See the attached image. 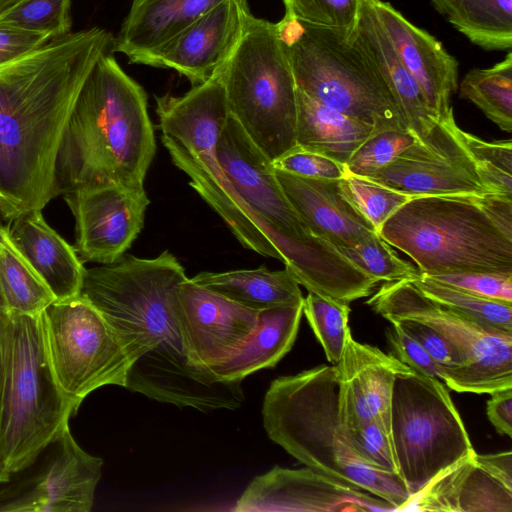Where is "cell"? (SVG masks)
<instances>
[{"label":"cell","mask_w":512,"mask_h":512,"mask_svg":"<svg viewBox=\"0 0 512 512\" xmlns=\"http://www.w3.org/2000/svg\"><path fill=\"white\" fill-rule=\"evenodd\" d=\"M187 279L169 251L155 258L125 253L86 269L80 295L102 314L133 360L125 388L180 408L236 410L245 400L241 382L218 380L189 360L179 302Z\"/></svg>","instance_id":"6da1fadb"},{"label":"cell","mask_w":512,"mask_h":512,"mask_svg":"<svg viewBox=\"0 0 512 512\" xmlns=\"http://www.w3.org/2000/svg\"><path fill=\"white\" fill-rule=\"evenodd\" d=\"M99 27L52 38L0 65V214L42 210L58 196L56 161L83 83L111 48Z\"/></svg>","instance_id":"7a4b0ae2"},{"label":"cell","mask_w":512,"mask_h":512,"mask_svg":"<svg viewBox=\"0 0 512 512\" xmlns=\"http://www.w3.org/2000/svg\"><path fill=\"white\" fill-rule=\"evenodd\" d=\"M156 147L145 90L107 52L83 83L64 129L58 196L108 185L144 189Z\"/></svg>","instance_id":"3957f363"},{"label":"cell","mask_w":512,"mask_h":512,"mask_svg":"<svg viewBox=\"0 0 512 512\" xmlns=\"http://www.w3.org/2000/svg\"><path fill=\"white\" fill-rule=\"evenodd\" d=\"M216 154L251 220L280 253L299 285L347 304L373 293L379 282L310 231L282 191L272 162L231 115Z\"/></svg>","instance_id":"277c9868"},{"label":"cell","mask_w":512,"mask_h":512,"mask_svg":"<svg viewBox=\"0 0 512 512\" xmlns=\"http://www.w3.org/2000/svg\"><path fill=\"white\" fill-rule=\"evenodd\" d=\"M264 429L274 443L305 466L369 492L395 510L412 496L402 478L362 460L338 416L336 365H319L273 380L262 405Z\"/></svg>","instance_id":"5b68a950"},{"label":"cell","mask_w":512,"mask_h":512,"mask_svg":"<svg viewBox=\"0 0 512 512\" xmlns=\"http://www.w3.org/2000/svg\"><path fill=\"white\" fill-rule=\"evenodd\" d=\"M378 233L425 275H512V198L506 196L413 197Z\"/></svg>","instance_id":"8992f818"},{"label":"cell","mask_w":512,"mask_h":512,"mask_svg":"<svg viewBox=\"0 0 512 512\" xmlns=\"http://www.w3.org/2000/svg\"><path fill=\"white\" fill-rule=\"evenodd\" d=\"M78 406L50 369L41 314L0 312V454L9 473L69 427Z\"/></svg>","instance_id":"52a82bcc"},{"label":"cell","mask_w":512,"mask_h":512,"mask_svg":"<svg viewBox=\"0 0 512 512\" xmlns=\"http://www.w3.org/2000/svg\"><path fill=\"white\" fill-rule=\"evenodd\" d=\"M277 26L301 92L376 131L409 130L383 74L354 30L314 27L287 15Z\"/></svg>","instance_id":"ba28073f"},{"label":"cell","mask_w":512,"mask_h":512,"mask_svg":"<svg viewBox=\"0 0 512 512\" xmlns=\"http://www.w3.org/2000/svg\"><path fill=\"white\" fill-rule=\"evenodd\" d=\"M222 71L181 96L155 97L162 143L174 165L243 247L282 262L251 220L217 158L216 145L230 116Z\"/></svg>","instance_id":"9c48e42d"},{"label":"cell","mask_w":512,"mask_h":512,"mask_svg":"<svg viewBox=\"0 0 512 512\" xmlns=\"http://www.w3.org/2000/svg\"><path fill=\"white\" fill-rule=\"evenodd\" d=\"M230 115L273 163L296 144L297 86L277 23L248 14L223 68Z\"/></svg>","instance_id":"30bf717a"},{"label":"cell","mask_w":512,"mask_h":512,"mask_svg":"<svg viewBox=\"0 0 512 512\" xmlns=\"http://www.w3.org/2000/svg\"><path fill=\"white\" fill-rule=\"evenodd\" d=\"M390 428L398 474L412 497L474 451L446 386L411 368L395 378Z\"/></svg>","instance_id":"8fae6325"},{"label":"cell","mask_w":512,"mask_h":512,"mask_svg":"<svg viewBox=\"0 0 512 512\" xmlns=\"http://www.w3.org/2000/svg\"><path fill=\"white\" fill-rule=\"evenodd\" d=\"M366 304L389 322L424 323L458 349L462 365L443 380L450 389L491 394L512 387V332L462 318L428 298L410 279L384 282Z\"/></svg>","instance_id":"7c38bea8"},{"label":"cell","mask_w":512,"mask_h":512,"mask_svg":"<svg viewBox=\"0 0 512 512\" xmlns=\"http://www.w3.org/2000/svg\"><path fill=\"white\" fill-rule=\"evenodd\" d=\"M41 317L51 372L69 400L79 407L98 388L126 387L133 360L86 298L55 300Z\"/></svg>","instance_id":"4fadbf2b"},{"label":"cell","mask_w":512,"mask_h":512,"mask_svg":"<svg viewBox=\"0 0 512 512\" xmlns=\"http://www.w3.org/2000/svg\"><path fill=\"white\" fill-rule=\"evenodd\" d=\"M102 467L103 460L84 451L67 427L0 482V512H89Z\"/></svg>","instance_id":"5bb4252c"},{"label":"cell","mask_w":512,"mask_h":512,"mask_svg":"<svg viewBox=\"0 0 512 512\" xmlns=\"http://www.w3.org/2000/svg\"><path fill=\"white\" fill-rule=\"evenodd\" d=\"M367 179L411 197L494 194L483 183L453 113Z\"/></svg>","instance_id":"9a60e30c"},{"label":"cell","mask_w":512,"mask_h":512,"mask_svg":"<svg viewBox=\"0 0 512 512\" xmlns=\"http://www.w3.org/2000/svg\"><path fill=\"white\" fill-rule=\"evenodd\" d=\"M75 218L74 249L84 262L110 264L131 247L150 203L145 189L108 185L62 195Z\"/></svg>","instance_id":"2e32d148"},{"label":"cell","mask_w":512,"mask_h":512,"mask_svg":"<svg viewBox=\"0 0 512 512\" xmlns=\"http://www.w3.org/2000/svg\"><path fill=\"white\" fill-rule=\"evenodd\" d=\"M235 512L395 510L385 500L310 467L274 466L256 476L236 501Z\"/></svg>","instance_id":"e0dca14e"},{"label":"cell","mask_w":512,"mask_h":512,"mask_svg":"<svg viewBox=\"0 0 512 512\" xmlns=\"http://www.w3.org/2000/svg\"><path fill=\"white\" fill-rule=\"evenodd\" d=\"M246 0H224L181 31L147 61L171 68L198 85L214 77L237 46L248 14Z\"/></svg>","instance_id":"ac0fdd59"},{"label":"cell","mask_w":512,"mask_h":512,"mask_svg":"<svg viewBox=\"0 0 512 512\" xmlns=\"http://www.w3.org/2000/svg\"><path fill=\"white\" fill-rule=\"evenodd\" d=\"M180 322L188 357L208 368L231 355L252 333L258 311L241 306L188 278L179 289Z\"/></svg>","instance_id":"d6986e66"},{"label":"cell","mask_w":512,"mask_h":512,"mask_svg":"<svg viewBox=\"0 0 512 512\" xmlns=\"http://www.w3.org/2000/svg\"><path fill=\"white\" fill-rule=\"evenodd\" d=\"M336 368L341 425L352 428L375 420L391 434L394 381L398 373L410 367L378 347L356 341L350 332Z\"/></svg>","instance_id":"ffe728a7"},{"label":"cell","mask_w":512,"mask_h":512,"mask_svg":"<svg viewBox=\"0 0 512 512\" xmlns=\"http://www.w3.org/2000/svg\"><path fill=\"white\" fill-rule=\"evenodd\" d=\"M398 58L417 83L438 120L453 113L451 97L458 88V61L443 44L410 22L390 3L371 0Z\"/></svg>","instance_id":"44dd1931"},{"label":"cell","mask_w":512,"mask_h":512,"mask_svg":"<svg viewBox=\"0 0 512 512\" xmlns=\"http://www.w3.org/2000/svg\"><path fill=\"white\" fill-rule=\"evenodd\" d=\"M418 511L512 512V484L488 461L469 455L438 474L404 508Z\"/></svg>","instance_id":"7402d4cb"},{"label":"cell","mask_w":512,"mask_h":512,"mask_svg":"<svg viewBox=\"0 0 512 512\" xmlns=\"http://www.w3.org/2000/svg\"><path fill=\"white\" fill-rule=\"evenodd\" d=\"M288 201L315 235L334 247H353L376 233L339 180L296 176L274 168Z\"/></svg>","instance_id":"603a6c76"},{"label":"cell","mask_w":512,"mask_h":512,"mask_svg":"<svg viewBox=\"0 0 512 512\" xmlns=\"http://www.w3.org/2000/svg\"><path fill=\"white\" fill-rule=\"evenodd\" d=\"M6 226L13 244L57 301L80 295L86 268L74 247L46 223L41 210L24 212Z\"/></svg>","instance_id":"cb8c5ba5"},{"label":"cell","mask_w":512,"mask_h":512,"mask_svg":"<svg viewBox=\"0 0 512 512\" xmlns=\"http://www.w3.org/2000/svg\"><path fill=\"white\" fill-rule=\"evenodd\" d=\"M224 0H132L111 51L146 65L181 31Z\"/></svg>","instance_id":"d4e9b609"},{"label":"cell","mask_w":512,"mask_h":512,"mask_svg":"<svg viewBox=\"0 0 512 512\" xmlns=\"http://www.w3.org/2000/svg\"><path fill=\"white\" fill-rule=\"evenodd\" d=\"M303 315V304L258 312L252 333L231 355L210 366L218 380L242 382L250 374L273 368L291 350Z\"/></svg>","instance_id":"484cf974"},{"label":"cell","mask_w":512,"mask_h":512,"mask_svg":"<svg viewBox=\"0 0 512 512\" xmlns=\"http://www.w3.org/2000/svg\"><path fill=\"white\" fill-rule=\"evenodd\" d=\"M354 31L383 74L408 129L416 138L424 137L439 120L428 108L417 83L398 58L371 0L363 8Z\"/></svg>","instance_id":"4316f807"},{"label":"cell","mask_w":512,"mask_h":512,"mask_svg":"<svg viewBox=\"0 0 512 512\" xmlns=\"http://www.w3.org/2000/svg\"><path fill=\"white\" fill-rule=\"evenodd\" d=\"M375 131L374 127L320 104L297 88V146L345 165Z\"/></svg>","instance_id":"83f0119b"},{"label":"cell","mask_w":512,"mask_h":512,"mask_svg":"<svg viewBox=\"0 0 512 512\" xmlns=\"http://www.w3.org/2000/svg\"><path fill=\"white\" fill-rule=\"evenodd\" d=\"M246 308L262 311L278 306L302 305L304 297L292 273L265 267L227 272H201L190 278Z\"/></svg>","instance_id":"f1b7e54d"},{"label":"cell","mask_w":512,"mask_h":512,"mask_svg":"<svg viewBox=\"0 0 512 512\" xmlns=\"http://www.w3.org/2000/svg\"><path fill=\"white\" fill-rule=\"evenodd\" d=\"M471 43L488 51L512 48V0H431Z\"/></svg>","instance_id":"f546056e"},{"label":"cell","mask_w":512,"mask_h":512,"mask_svg":"<svg viewBox=\"0 0 512 512\" xmlns=\"http://www.w3.org/2000/svg\"><path fill=\"white\" fill-rule=\"evenodd\" d=\"M0 294L3 309L16 315H39L56 299L0 223Z\"/></svg>","instance_id":"4dcf8cb0"},{"label":"cell","mask_w":512,"mask_h":512,"mask_svg":"<svg viewBox=\"0 0 512 512\" xmlns=\"http://www.w3.org/2000/svg\"><path fill=\"white\" fill-rule=\"evenodd\" d=\"M460 96L477 106L500 129L512 132V52L489 68L466 73Z\"/></svg>","instance_id":"1f68e13d"},{"label":"cell","mask_w":512,"mask_h":512,"mask_svg":"<svg viewBox=\"0 0 512 512\" xmlns=\"http://www.w3.org/2000/svg\"><path fill=\"white\" fill-rule=\"evenodd\" d=\"M428 298L477 324L512 332V303L481 297L419 273L410 279Z\"/></svg>","instance_id":"d6a6232c"},{"label":"cell","mask_w":512,"mask_h":512,"mask_svg":"<svg viewBox=\"0 0 512 512\" xmlns=\"http://www.w3.org/2000/svg\"><path fill=\"white\" fill-rule=\"evenodd\" d=\"M350 307L347 303L308 291L303 301V314L322 345L327 360L336 365L343 353Z\"/></svg>","instance_id":"836d02e7"},{"label":"cell","mask_w":512,"mask_h":512,"mask_svg":"<svg viewBox=\"0 0 512 512\" xmlns=\"http://www.w3.org/2000/svg\"><path fill=\"white\" fill-rule=\"evenodd\" d=\"M349 262L366 275L381 282L413 279L417 267L401 259L378 232L353 247H335Z\"/></svg>","instance_id":"e575fe53"},{"label":"cell","mask_w":512,"mask_h":512,"mask_svg":"<svg viewBox=\"0 0 512 512\" xmlns=\"http://www.w3.org/2000/svg\"><path fill=\"white\" fill-rule=\"evenodd\" d=\"M0 25L52 38L71 32V0H23L0 13Z\"/></svg>","instance_id":"d590c367"},{"label":"cell","mask_w":512,"mask_h":512,"mask_svg":"<svg viewBox=\"0 0 512 512\" xmlns=\"http://www.w3.org/2000/svg\"><path fill=\"white\" fill-rule=\"evenodd\" d=\"M285 14L304 24L351 32L369 0H282Z\"/></svg>","instance_id":"8d00e7d4"},{"label":"cell","mask_w":512,"mask_h":512,"mask_svg":"<svg viewBox=\"0 0 512 512\" xmlns=\"http://www.w3.org/2000/svg\"><path fill=\"white\" fill-rule=\"evenodd\" d=\"M463 139L486 187L494 194L512 198V142H488L462 130Z\"/></svg>","instance_id":"74e56055"},{"label":"cell","mask_w":512,"mask_h":512,"mask_svg":"<svg viewBox=\"0 0 512 512\" xmlns=\"http://www.w3.org/2000/svg\"><path fill=\"white\" fill-rule=\"evenodd\" d=\"M415 141L416 136L409 130L375 131L345 163L346 173L368 178L391 163Z\"/></svg>","instance_id":"f35d334b"},{"label":"cell","mask_w":512,"mask_h":512,"mask_svg":"<svg viewBox=\"0 0 512 512\" xmlns=\"http://www.w3.org/2000/svg\"><path fill=\"white\" fill-rule=\"evenodd\" d=\"M340 182L348 198L377 232L389 217L413 198L370 179L349 173H346Z\"/></svg>","instance_id":"ab89813d"},{"label":"cell","mask_w":512,"mask_h":512,"mask_svg":"<svg viewBox=\"0 0 512 512\" xmlns=\"http://www.w3.org/2000/svg\"><path fill=\"white\" fill-rule=\"evenodd\" d=\"M344 429L350 446L362 460L380 470L398 474L391 434L379 422L368 420Z\"/></svg>","instance_id":"60d3db41"},{"label":"cell","mask_w":512,"mask_h":512,"mask_svg":"<svg viewBox=\"0 0 512 512\" xmlns=\"http://www.w3.org/2000/svg\"><path fill=\"white\" fill-rule=\"evenodd\" d=\"M390 323L397 325L407 335L419 342L433 360L441 366V381L461 367L462 358L458 349L437 330L411 319H395Z\"/></svg>","instance_id":"b9f144b4"},{"label":"cell","mask_w":512,"mask_h":512,"mask_svg":"<svg viewBox=\"0 0 512 512\" xmlns=\"http://www.w3.org/2000/svg\"><path fill=\"white\" fill-rule=\"evenodd\" d=\"M272 165L277 170L312 179L339 180L346 175L344 164L299 146L278 158Z\"/></svg>","instance_id":"7bdbcfd3"},{"label":"cell","mask_w":512,"mask_h":512,"mask_svg":"<svg viewBox=\"0 0 512 512\" xmlns=\"http://www.w3.org/2000/svg\"><path fill=\"white\" fill-rule=\"evenodd\" d=\"M426 276L481 297L512 303V275L460 272Z\"/></svg>","instance_id":"ee69618b"},{"label":"cell","mask_w":512,"mask_h":512,"mask_svg":"<svg viewBox=\"0 0 512 512\" xmlns=\"http://www.w3.org/2000/svg\"><path fill=\"white\" fill-rule=\"evenodd\" d=\"M393 356L411 369L441 380L442 369L424 347L395 324L386 330Z\"/></svg>","instance_id":"f6af8a7d"},{"label":"cell","mask_w":512,"mask_h":512,"mask_svg":"<svg viewBox=\"0 0 512 512\" xmlns=\"http://www.w3.org/2000/svg\"><path fill=\"white\" fill-rule=\"evenodd\" d=\"M49 36L0 25V65L43 46Z\"/></svg>","instance_id":"bcb514c9"},{"label":"cell","mask_w":512,"mask_h":512,"mask_svg":"<svg viewBox=\"0 0 512 512\" xmlns=\"http://www.w3.org/2000/svg\"><path fill=\"white\" fill-rule=\"evenodd\" d=\"M486 405L489 421L503 435L512 436V387L500 389L490 394Z\"/></svg>","instance_id":"7dc6e473"},{"label":"cell","mask_w":512,"mask_h":512,"mask_svg":"<svg viewBox=\"0 0 512 512\" xmlns=\"http://www.w3.org/2000/svg\"><path fill=\"white\" fill-rule=\"evenodd\" d=\"M23 0H0V13L8 10Z\"/></svg>","instance_id":"c3c4849f"},{"label":"cell","mask_w":512,"mask_h":512,"mask_svg":"<svg viewBox=\"0 0 512 512\" xmlns=\"http://www.w3.org/2000/svg\"><path fill=\"white\" fill-rule=\"evenodd\" d=\"M9 474L10 473L7 471L3 458L0 454V482L7 480Z\"/></svg>","instance_id":"681fc988"},{"label":"cell","mask_w":512,"mask_h":512,"mask_svg":"<svg viewBox=\"0 0 512 512\" xmlns=\"http://www.w3.org/2000/svg\"><path fill=\"white\" fill-rule=\"evenodd\" d=\"M3 303H2V298H1V294H0V312L3 311Z\"/></svg>","instance_id":"f907efd6"},{"label":"cell","mask_w":512,"mask_h":512,"mask_svg":"<svg viewBox=\"0 0 512 512\" xmlns=\"http://www.w3.org/2000/svg\"><path fill=\"white\" fill-rule=\"evenodd\" d=\"M0 223H4V219L1 214H0Z\"/></svg>","instance_id":"816d5d0a"}]
</instances>
